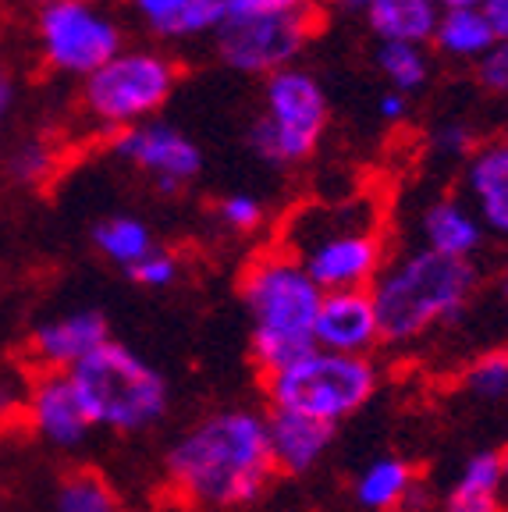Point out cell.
I'll return each mask as SVG.
<instances>
[{
    "mask_svg": "<svg viewBox=\"0 0 508 512\" xmlns=\"http://www.w3.org/2000/svg\"><path fill=\"white\" fill-rule=\"evenodd\" d=\"M36 47L54 75L86 79L125 50V29L100 0H50L36 8Z\"/></svg>",
    "mask_w": 508,
    "mask_h": 512,
    "instance_id": "obj_9",
    "label": "cell"
},
{
    "mask_svg": "<svg viewBox=\"0 0 508 512\" xmlns=\"http://www.w3.org/2000/svg\"><path fill=\"white\" fill-rule=\"evenodd\" d=\"M310 4H313V0H310Z\"/></svg>",
    "mask_w": 508,
    "mask_h": 512,
    "instance_id": "obj_42",
    "label": "cell"
},
{
    "mask_svg": "<svg viewBox=\"0 0 508 512\" xmlns=\"http://www.w3.org/2000/svg\"><path fill=\"white\" fill-rule=\"evenodd\" d=\"M214 217L231 235H256L267 224V207L253 192H228L214 203Z\"/></svg>",
    "mask_w": 508,
    "mask_h": 512,
    "instance_id": "obj_27",
    "label": "cell"
},
{
    "mask_svg": "<svg viewBox=\"0 0 508 512\" xmlns=\"http://www.w3.org/2000/svg\"><path fill=\"white\" fill-rule=\"evenodd\" d=\"M477 82L484 93L508 96V40L494 43V47L477 61Z\"/></svg>",
    "mask_w": 508,
    "mask_h": 512,
    "instance_id": "obj_31",
    "label": "cell"
},
{
    "mask_svg": "<svg viewBox=\"0 0 508 512\" xmlns=\"http://www.w3.org/2000/svg\"><path fill=\"white\" fill-rule=\"evenodd\" d=\"M477 11L484 15L487 29H491L494 43L508 40V0H480Z\"/></svg>",
    "mask_w": 508,
    "mask_h": 512,
    "instance_id": "obj_33",
    "label": "cell"
},
{
    "mask_svg": "<svg viewBox=\"0 0 508 512\" xmlns=\"http://www.w3.org/2000/svg\"><path fill=\"white\" fill-rule=\"evenodd\" d=\"M178 274H182V264H178V256L171 253V249H153L146 260H139V264L128 271V278L135 281L139 288H150V292H164V288H171L178 281Z\"/></svg>",
    "mask_w": 508,
    "mask_h": 512,
    "instance_id": "obj_28",
    "label": "cell"
},
{
    "mask_svg": "<svg viewBox=\"0 0 508 512\" xmlns=\"http://www.w3.org/2000/svg\"><path fill=\"white\" fill-rule=\"evenodd\" d=\"M313 22V8L292 15H228L214 32V50L231 72L267 79L295 64L317 29Z\"/></svg>",
    "mask_w": 508,
    "mask_h": 512,
    "instance_id": "obj_10",
    "label": "cell"
},
{
    "mask_svg": "<svg viewBox=\"0 0 508 512\" xmlns=\"http://www.w3.org/2000/svg\"><path fill=\"white\" fill-rule=\"evenodd\" d=\"M437 11H455V8H477L480 0H430Z\"/></svg>",
    "mask_w": 508,
    "mask_h": 512,
    "instance_id": "obj_36",
    "label": "cell"
},
{
    "mask_svg": "<svg viewBox=\"0 0 508 512\" xmlns=\"http://www.w3.org/2000/svg\"><path fill=\"white\" fill-rule=\"evenodd\" d=\"M185 4H189V0H128V8L135 11V18H139L153 36H160V40H171V32H175Z\"/></svg>",
    "mask_w": 508,
    "mask_h": 512,
    "instance_id": "obj_29",
    "label": "cell"
},
{
    "mask_svg": "<svg viewBox=\"0 0 508 512\" xmlns=\"http://www.w3.org/2000/svg\"><path fill=\"white\" fill-rule=\"evenodd\" d=\"M331 4H338L342 11H356V15H363V11L370 8L374 0H331Z\"/></svg>",
    "mask_w": 508,
    "mask_h": 512,
    "instance_id": "obj_37",
    "label": "cell"
},
{
    "mask_svg": "<svg viewBox=\"0 0 508 512\" xmlns=\"http://www.w3.org/2000/svg\"><path fill=\"white\" fill-rule=\"evenodd\" d=\"M498 463H501V484H505V498H508V441L498 448Z\"/></svg>",
    "mask_w": 508,
    "mask_h": 512,
    "instance_id": "obj_39",
    "label": "cell"
},
{
    "mask_svg": "<svg viewBox=\"0 0 508 512\" xmlns=\"http://www.w3.org/2000/svg\"><path fill=\"white\" fill-rule=\"evenodd\" d=\"M54 171H57V150L40 136L22 139V143L8 153V175L15 178L18 185H29V189L32 185H43Z\"/></svg>",
    "mask_w": 508,
    "mask_h": 512,
    "instance_id": "obj_26",
    "label": "cell"
},
{
    "mask_svg": "<svg viewBox=\"0 0 508 512\" xmlns=\"http://www.w3.org/2000/svg\"><path fill=\"white\" fill-rule=\"evenodd\" d=\"M182 68L157 47H125L79 86V107L96 128L125 132L153 121V114L171 100Z\"/></svg>",
    "mask_w": 508,
    "mask_h": 512,
    "instance_id": "obj_8",
    "label": "cell"
},
{
    "mask_svg": "<svg viewBox=\"0 0 508 512\" xmlns=\"http://www.w3.org/2000/svg\"><path fill=\"white\" fill-rule=\"evenodd\" d=\"M334 441V427L317 424L310 416L267 409V448L274 470L288 477H306L324 463L327 448Z\"/></svg>",
    "mask_w": 508,
    "mask_h": 512,
    "instance_id": "obj_16",
    "label": "cell"
},
{
    "mask_svg": "<svg viewBox=\"0 0 508 512\" xmlns=\"http://www.w3.org/2000/svg\"><path fill=\"white\" fill-rule=\"evenodd\" d=\"M462 392H466V399L487 409L508 406V345L477 352L462 367Z\"/></svg>",
    "mask_w": 508,
    "mask_h": 512,
    "instance_id": "obj_24",
    "label": "cell"
},
{
    "mask_svg": "<svg viewBox=\"0 0 508 512\" xmlns=\"http://www.w3.org/2000/svg\"><path fill=\"white\" fill-rule=\"evenodd\" d=\"M107 338H111V324L100 310L57 313L32 328L29 356L40 374H72Z\"/></svg>",
    "mask_w": 508,
    "mask_h": 512,
    "instance_id": "obj_13",
    "label": "cell"
},
{
    "mask_svg": "<svg viewBox=\"0 0 508 512\" xmlns=\"http://www.w3.org/2000/svg\"><path fill=\"white\" fill-rule=\"evenodd\" d=\"M434 47L445 57H452V61L477 64L494 47V36L477 8H455V11H441V18H437Z\"/></svg>",
    "mask_w": 508,
    "mask_h": 512,
    "instance_id": "obj_23",
    "label": "cell"
},
{
    "mask_svg": "<svg viewBox=\"0 0 508 512\" xmlns=\"http://www.w3.org/2000/svg\"><path fill=\"white\" fill-rule=\"evenodd\" d=\"M416 228H420V246L441 256H455V260H473L487 239L480 217L462 196H441L427 203Z\"/></svg>",
    "mask_w": 508,
    "mask_h": 512,
    "instance_id": "obj_18",
    "label": "cell"
},
{
    "mask_svg": "<svg viewBox=\"0 0 508 512\" xmlns=\"http://www.w3.org/2000/svg\"><path fill=\"white\" fill-rule=\"evenodd\" d=\"M363 18H366V29L377 36V43L427 47V43H434V29L441 11L430 0H374L363 11Z\"/></svg>",
    "mask_w": 508,
    "mask_h": 512,
    "instance_id": "obj_20",
    "label": "cell"
},
{
    "mask_svg": "<svg viewBox=\"0 0 508 512\" xmlns=\"http://www.w3.org/2000/svg\"><path fill=\"white\" fill-rule=\"evenodd\" d=\"M111 146L128 168L150 178L160 196L182 192L203 171V150L196 146V139L167 121H143V125L125 128L114 136Z\"/></svg>",
    "mask_w": 508,
    "mask_h": 512,
    "instance_id": "obj_11",
    "label": "cell"
},
{
    "mask_svg": "<svg viewBox=\"0 0 508 512\" xmlns=\"http://www.w3.org/2000/svg\"><path fill=\"white\" fill-rule=\"evenodd\" d=\"M15 104H18V79H15V72H11V64L0 57V125L11 118Z\"/></svg>",
    "mask_w": 508,
    "mask_h": 512,
    "instance_id": "obj_34",
    "label": "cell"
},
{
    "mask_svg": "<svg viewBox=\"0 0 508 512\" xmlns=\"http://www.w3.org/2000/svg\"><path fill=\"white\" fill-rule=\"evenodd\" d=\"M480 274L473 260L441 256L427 246H413L384 260L370 285L381 345L402 349L441 328L459 324L477 296Z\"/></svg>",
    "mask_w": 508,
    "mask_h": 512,
    "instance_id": "obj_2",
    "label": "cell"
},
{
    "mask_svg": "<svg viewBox=\"0 0 508 512\" xmlns=\"http://www.w3.org/2000/svg\"><path fill=\"white\" fill-rule=\"evenodd\" d=\"M22 413H25V424L32 427V434H36L43 445L57 448V452L82 448L89 441V434L96 431L68 374L32 377Z\"/></svg>",
    "mask_w": 508,
    "mask_h": 512,
    "instance_id": "obj_12",
    "label": "cell"
},
{
    "mask_svg": "<svg viewBox=\"0 0 508 512\" xmlns=\"http://www.w3.org/2000/svg\"><path fill=\"white\" fill-rule=\"evenodd\" d=\"M8 36V11H4V0H0V43Z\"/></svg>",
    "mask_w": 508,
    "mask_h": 512,
    "instance_id": "obj_40",
    "label": "cell"
},
{
    "mask_svg": "<svg viewBox=\"0 0 508 512\" xmlns=\"http://www.w3.org/2000/svg\"><path fill=\"white\" fill-rule=\"evenodd\" d=\"M310 8V0H224L228 15H292Z\"/></svg>",
    "mask_w": 508,
    "mask_h": 512,
    "instance_id": "obj_32",
    "label": "cell"
},
{
    "mask_svg": "<svg viewBox=\"0 0 508 512\" xmlns=\"http://www.w3.org/2000/svg\"><path fill=\"white\" fill-rule=\"evenodd\" d=\"M331 121V100L313 72L288 64L263 79V114H256L246 143L270 168L310 160Z\"/></svg>",
    "mask_w": 508,
    "mask_h": 512,
    "instance_id": "obj_7",
    "label": "cell"
},
{
    "mask_svg": "<svg viewBox=\"0 0 508 512\" xmlns=\"http://www.w3.org/2000/svg\"><path fill=\"white\" fill-rule=\"evenodd\" d=\"M278 246L306 267L320 292L370 288L388 260L381 207L370 196L295 210L281 228Z\"/></svg>",
    "mask_w": 508,
    "mask_h": 512,
    "instance_id": "obj_3",
    "label": "cell"
},
{
    "mask_svg": "<svg viewBox=\"0 0 508 512\" xmlns=\"http://www.w3.org/2000/svg\"><path fill=\"white\" fill-rule=\"evenodd\" d=\"M381 392V363L374 356H342L313 345L288 367L263 374V395L270 409L310 416L338 431Z\"/></svg>",
    "mask_w": 508,
    "mask_h": 512,
    "instance_id": "obj_6",
    "label": "cell"
},
{
    "mask_svg": "<svg viewBox=\"0 0 508 512\" xmlns=\"http://www.w3.org/2000/svg\"><path fill=\"white\" fill-rule=\"evenodd\" d=\"M462 189L484 232L508 242V139L477 143L462 164Z\"/></svg>",
    "mask_w": 508,
    "mask_h": 512,
    "instance_id": "obj_15",
    "label": "cell"
},
{
    "mask_svg": "<svg viewBox=\"0 0 508 512\" xmlns=\"http://www.w3.org/2000/svg\"><path fill=\"white\" fill-rule=\"evenodd\" d=\"M430 150L441 160H462L466 164L469 153L477 150V136H473V128L466 121H445V125H437L430 132Z\"/></svg>",
    "mask_w": 508,
    "mask_h": 512,
    "instance_id": "obj_30",
    "label": "cell"
},
{
    "mask_svg": "<svg viewBox=\"0 0 508 512\" xmlns=\"http://www.w3.org/2000/svg\"><path fill=\"white\" fill-rule=\"evenodd\" d=\"M93 246L107 264L121 267V271H132L139 260H146V256L157 249V239H153L150 224H146L143 217L111 214V217H104V221H96Z\"/></svg>",
    "mask_w": 508,
    "mask_h": 512,
    "instance_id": "obj_21",
    "label": "cell"
},
{
    "mask_svg": "<svg viewBox=\"0 0 508 512\" xmlns=\"http://www.w3.org/2000/svg\"><path fill=\"white\" fill-rule=\"evenodd\" d=\"M494 296H498V303L508 310V271L498 274V281H494Z\"/></svg>",
    "mask_w": 508,
    "mask_h": 512,
    "instance_id": "obj_38",
    "label": "cell"
},
{
    "mask_svg": "<svg viewBox=\"0 0 508 512\" xmlns=\"http://www.w3.org/2000/svg\"><path fill=\"white\" fill-rule=\"evenodd\" d=\"M54 512H125V502L114 491V484L93 466H72L54 484L50 498Z\"/></svg>",
    "mask_w": 508,
    "mask_h": 512,
    "instance_id": "obj_22",
    "label": "cell"
},
{
    "mask_svg": "<svg viewBox=\"0 0 508 512\" xmlns=\"http://www.w3.org/2000/svg\"><path fill=\"white\" fill-rule=\"evenodd\" d=\"M377 111H381L384 121H402L409 114V96L395 93V89H384L381 100H377Z\"/></svg>",
    "mask_w": 508,
    "mask_h": 512,
    "instance_id": "obj_35",
    "label": "cell"
},
{
    "mask_svg": "<svg viewBox=\"0 0 508 512\" xmlns=\"http://www.w3.org/2000/svg\"><path fill=\"white\" fill-rule=\"evenodd\" d=\"M313 345L327 352H342V356H374L381 349V324H377L370 288L324 292Z\"/></svg>",
    "mask_w": 508,
    "mask_h": 512,
    "instance_id": "obj_14",
    "label": "cell"
},
{
    "mask_svg": "<svg viewBox=\"0 0 508 512\" xmlns=\"http://www.w3.org/2000/svg\"><path fill=\"white\" fill-rule=\"evenodd\" d=\"M239 296L249 317V349L260 374H274L313 349L324 292L288 249L270 246L256 253L239 274Z\"/></svg>",
    "mask_w": 508,
    "mask_h": 512,
    "instance_id": "obj_4",
    "label": "cell"
},
{
    "mask_svg": "<svg viewBox=\"0 0 508 512\" xmlns=\"http://www.w3.org/2000/svg\"><path fill=\"white\" fill-rule=\"evenodd\" d=\"M160 477L192 509L239 512L270 491L278 470L267 448V413L228 406L199 416L164 452Z\"/></svg>",
    "mask_w": 508,
    "mask_h": 512,
    "instance_id": "obj_1",
    "label": "cell"
},
{
    "mask_svg": "<svg viewBox=\"0 0 508 512\" xmlns=\"http://www.w3.org/2000/svg\"><path fill=\"white\" fill-rule=\"evenodd\" d=\"M441 512H508L505 484H501L498 448H480L462 459L452 484L441 495Z\"/></svg>",
    "mask_w": 508,
    "mask_h": 512,
    "instance_id": "obj_19",
    "label": "cell"
},
{
    "mask_svg": "<svg viewBox=\"0 0 508 512\" xmlns=\"http://www.w3.org/2000/svg\"><path fill=\"white\" fill-rule=\"evenodd\" d=\"M32 4H36V8H40V4H50V0H32Z\"/></svg>",
    "mask_w": 508,
    "mask_h": 512,
    "instance_id": "obj_41",
    "label": "cell"
},
{
    "mask_svg": "<svg viewBox=\"0 0 508 512\" xmlns=\"http://www.w3.org/2000/svg\"><path fill=\"white\" fill-rule=\"evenodd\" d=\"M72 384L96 431L146 434L171 409L167 377L132 345L107 338L72 370Z\"/></svg>",
    "mask_w": 508,
    "mask_h": 512,
    "instance_id": "obj_5",
    "label": "cell"
},
{
    "mask_svg": "<svg viewBox=\"0 0 508 512\" xmlns=\"http://www.w3.org/2000/svg\"><path fill=\"white\" fill-rule=\"evenodd\" d=\"M423 480L405 456H374L352 480V502L363 512H413Z\"/></svg>",
    "mask_w": 508,
    "mask_h": 512,
    "instance_id": "obj_17",
    "label": "cell"
},
{
    "mask_svg": "<svg viewBox=\"0 0 508 512\" xmlns=\"http://www.w3.org/2000/svg\"><path fill=\"white\" fill-rule=\"evenodd\" d=\"M377 72L384 75L388 89L402 96L420 93L430 82V57L423 47H409V43H377L374 54Z\"/></svg>",
    "mask_w": 508,
    "mask_h": 512,
    "instance_id": "obj_25",
    "label": "cell"
}]
</instances>
